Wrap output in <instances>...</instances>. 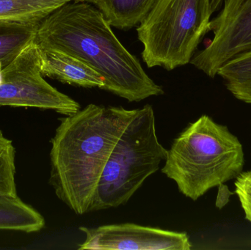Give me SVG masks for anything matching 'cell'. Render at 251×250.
Masks as SVG:
<instances>
[{
	"label": "cell",
	"instance_id": "16",
	"mask_svg": "<svg viewBox=\"0 0 251 250\" xmlns=\"http://www.w3.org/2000/svg\"><path fill=\"white\" fill-rule=\"evenodd\" d=\"M234 185L246 219L251 223V170L242 172L236 179Z\"/></svg>",
	"mask_w": 251,
	"mask_h": 250
},
{
	"label": "cell",
	"instance_id": "7",
	"mask_svg": "<svg viewBox=\"0 0 251 250\" xmlns=\"http://www.w3.org/2000/svg\"><path fill=\"white\" fill-rule=\"evenodd\" d=\"M220 9L209 24L213 38L190 63L210 78L218 76L233 57L251 48V0H224Z\"/></svg>",
	"mask_w": 251,
	"mask_h": 250
},
{
	"label": "cell",
	"instance_id": "17",
	"mask_svg": "<svg viewBox=\"0 0 251 250\" xmlns=\"http://www.w3.org/2000/svg\"><path fill=\"white\" fill-rule=\"evenodd\" d=\"M223 2H224V0H211V7H212L213 13L220 10Z\"/></svg>",
	"mask_w": 251,
	"mask_h": 250
},
{
	"label": "cell",
	"instance_id": "13",
	"mask_svg": "<svg viewBox=\"0 0 251 250\" xmlns=\"http://www.w3.org/2000/svg\"><path fill=\"white\" fill-rule=\"evenodd\" d=\"M237 99L251 104V48L233 57L218 72Z\"/></svg>",
	"mask_w": 251,
	"mask_h": 250
},
{
	"label": "cell",
	"instance_id": "10",
	"mask_svg": "<svg viewBox=\"0 0 251 250\" xmlns=\"http://www.w3.org/2000/svg\"><path fill=\"white\" fill-rule=\"evenodd\" d=\"M44 226V217L19 196L0 195V230L32 233Z\"/></svg>",
	"mask_w": 251,
	"mask_h": 250
},
{
	"label": "cell",
	"instance_id": "5",
	"mask_svg": "<svg viewBox=\"0 0 251 250\" xmlns=\"http://www.w3.org/2000/svg\"><path fill=\"white\" fill-rule=\"evenodd\" d=\"M212 14L211 0H156L137 29L143 61L168 70L190 63Z\"/></svg>",
	"mask_w": 251,
	"mask_h": 250
},
{
	"label": "cell",
	"instance_id": "15",
	"mask_svg": "<svg viewBox=\"0 0 251 250\" xmlns=\"http://www.w3.org/2000/svg\"><path fill=\"white\" fill-rule=\"evenodd\" d=\"M16 173L14 145L0 130V195L18 196Z\"/></svg>",
	"mask_w": 251,
	"mask_h": 250
},
{
	"label": "cell",
	"instance_id": "4",
	"mask_svg": "<svg viewBox=\"0 0 251 250\" xmlns=\"http://www.w3.org/2000/svg\"><path fill=\"white\" fill-rule=\"evenodd\" d=\"M167 154L156 135L153 107L147 104L138 109L107 160L91 212L126 204L146 179L159 170Z\"/></svg>",
	"mask_w": 251,
	"mask_h": 250
},
{
	"label": "cell",
	"instance_id": "8",
	"mask_svg": "<svg viewBox=\"0 0 251 250\" xmlns=\"http://www.w3.org/2000/svg\"><path fill=\"white\" fill-rule=\"evenodd\" d=\"M85 239L78 250H190L188 235L134 223L82 227Z\"/></svg>",
	"mask_w": 251,
	"mask_h": 250
},
{
	"label": "cell",
	"instance_id": "6",
	"mask_svg": "<svg viewBox=\"0 0 251 250\" xmlns=\"http://www.w3.org/2000/svg\"><path fill=\"white\" fill-rule=\"evenodd\" d=\"M2 106L52 110L66 116L81 109L79 103L44 79L41 73V49L35 41L2 70L0 107Z\"/></svg>",
	"mask_w": 251,
	"mask_h": 250
},
{
	"label": "cell",
	"instance_id": "11",
	"mask_svg": "<svg viewBox=\"0 0 251 250\" xmlns=\"http://www.w3.org/2000/svg\"><path fill=\"white\" fill-rule=\"evenodd\" d=\"M156 0H82L92 3L111 26L128 30L140 24Z\"/></svg>",
	"mask_w": 251,
	"mask_h": 250
},
{
	"label": "cell",
	"instance_id": "2",
	"mask_svg": "<svg viewBox=\"0 0 251 250\" xmlns=\"http://www.w3.org/2000/svg\"><path fill=\"white\" fill-rule=\"evenodd\" d=\"M137 112L90 104L60 119L51 139L50 183L77 215L91 212L107 160Z\"/></svg>",
	"mask_w": 251,
	"mask_h": 250
},
{
	"label": "cell",
	"instance_id": "3",
	"mask_svg": "<svg viewBox=\"0 0 251 250\" xmlns=\"http://www.w3.org/2000/svg\"><path fill=\"white\" fill-rule=\"evenodd\" d=\"M244 164L237 136L203 114L174 139L162 173L176 183L181 194L196 201L212 188L237 179Z\"/></svg>",
	"mask_w": 251,
	"mask_h": 250
},
{
	"label": "cell",
	"instance_id": "12",
	"mask_svg": "<svg viewBox=\"0 0 251 250\" xmlns=\"http://www.w3.org/2000/svg\"><path fill=\"white\" fill-rule=\"evenodd\" d=\"M41 22L0 21V82L2 70L35 40Z\"/></svg>",
	"mask_w": 251,
	"mask_h": 250
},
{
	"label": "cell",
	"instance_id": "1",
	"mask_svg": "<svg viewBox=\"0 0 251 250\" xmlns=\"http://www.w3.org/2000/svg\"><path fill=\"white\" fill-rule=\"evenodd\" d=\"M35 41L41 48L82 60L104 79L102 90L129 102L164 94L116 38L102 13L89 2L75 0L51 12L40 23Z\"/></svg>",
	"mask_w": 251,
	"mask_h": 250
},
{
	"label": "cell",
	"instance_id": "9",
	"mask_svg": "<svg viewBox=\"0 0 251 250\" xmlns=\"http://www.w3.org/2000/svg\"><path fill=\"white\" fill-rule=\"evenodd\" d=\"M40 49L43 76L74 86L104 88L101 75L79 59L57 50Z\"/></svg>",
	"mask_w": 251,
	"mask_h": 250
},
{
	"label": "cell",
	"instance_id": "14",
	"mask_svg": "<svg viewBox=\"0 0 251 250\" xmlns=\"http://www.w3.org/2000/svg\"><path fill=\"white\" fill-rule=\"evenodd\" d=\"M72 1L75 0H0V21L41 22L51 12Z\"/></svg>",
	"mask_w": 251,
	"mask_h": 250
}]
</instances>
